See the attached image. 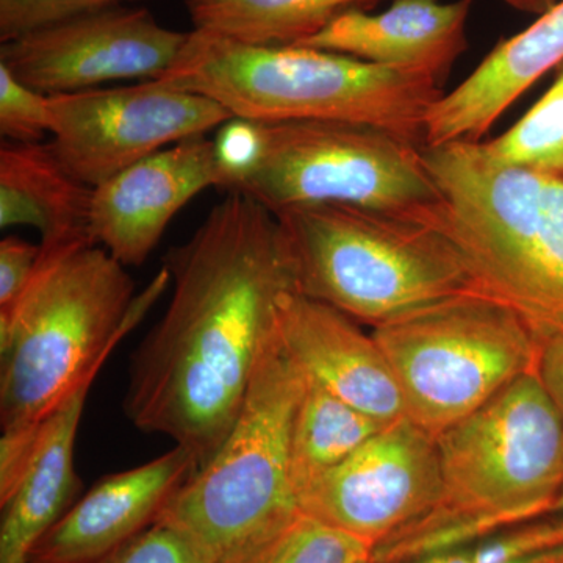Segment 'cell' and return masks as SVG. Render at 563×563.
I'll return each instance as SVG.
<instances>
[{
  "mask_svg": "<svg viewBox=\"0 0 563 563\" xmlns=\"http://www.w3.org/2000/svg\"><path fill=\"white\" fill-rule=\"evenodd\" d=\"M163 268L172 302L132 355L124 412L140 431L190 451L199 468L231 432L279 302L298 284L276 214L235 191Z\"/></svg>",
  "mask_w": 563,
  "mask_h": 563,
  "instance_id": "6da1fadb",
  "label": "cell"
},
{
  "mask_svg": "<svg viewBox=\"0 0 563 563\" xmlns=\"http://www.w3.org/2000/svg\"><path fill=\"white\" fill-rule=\"evenodd\" d=\"M169 280L162 268L135 298L125 266L99 244L54 254L40 250L27 290L0 312L2 429L46 420L98 376Z\"/></svg>",
  "mask_w": 563,
  "mask_h": 563,
  "instance_id": "7a4b0ae2",
  "label": "cell"
},
{
  "mask_svg": "<svg viewBox=\"0 0 563 563\" xmlns=\"http://www.w3.org/2000/svg\"><path fill=\"white\" fill-rule=\"evenodd\" d=\"M158 80L213 99L233 120L354 122L420 146L426 117L444 95L421 70L312 47L251 46L196 29Z\"/></svg>",
  "mask_w": 563,
  "mask_h": 563,
  "instance_id": "3957f363",
  "label": "cell"
},
{
  "mask_svg": "<svg viewBox=\"0 0 563 563\" xmlns=\"http://www.w3.org/2000/svg\"><path fill=\"white\" fill-rule=\"evenodd\" d=\"M220 190L272 213L350 206L444 228L442 192L422 146L385 129L339 121L232 120L217 141Z\"/></svg>",
  "mask_w": 563,
  "mask_h": 563,
  "instance_id": "277c9868",
  "label": "cell"
},
{
  "mask_svg": "<svg viewBox=\"0 0 563 563\" xmlns=\"http://www.w3.org/2000/svg\"><path fill=\"white\" fill-rule=\"evenodd\" d=\"M306 385L276 324L231 432L155 520L184 536L202 563H266L301 517L290 437Z\"/></svg>",
  "mask_w": 563,
  "mask_h": 563,
  "instance_id": "5b68a950",
  "label": "cell"
},
{
  "mask_svg": "<svg viewBox=\"0 0 563 563\" xmlns=\"http://www.w3.org/2000/svg\"><path fill=\"white\" fill-rule=\"evenodd\" d=\"M442 192L444 233L483 290L540 335L563 329V177L499 161L483 141L422 146Z\"/></svg>",
  "mask_w": 563,
  "mask_h": 563,
  "instance_id": "8992f818",
  "label": "cell"
},
{
  "mask_svg": "<svg viewBox=\"0 0 563 563\" xmlns=\"http://www.w3.org/2000/svg\"><path fill=\"white\" fill-rule=\"evenodd\" d=\"M298 291L376 325L483 290L443 229L350 206L277 211ZM485 291V290H484Z\"/></svg>",
  "mask_w": 563,
  "mask_h": 563,
  "instance_id": "52a82bcc",
  "label": "cell"
},
{
  "mask_svg": "<svg viewBox=\"0 0 563 563\" xmlns=\"http://www.w3.org/2000/svg\"><path fill=\"white\" fill-rule=\"evenodd\" d=\"M406 418L432 437L537 369L540 340L528 318L484 290L420 307L373 328Z\"/></svg>",
  "mask_w": 563,
  "mask_h": 563,
  "instance_id": "ba28073f",
  "label": "cell"
},
{
  "mask_svg": "<svg viewBox=\"0 0 563 563\" xmlns=\"http://www.w3.org/2000/svg\"><path fill=\"white\" fill-rule=\"evenodd\" d=\"M439 507L507 526L554 512L563 488V418L537 369L437 437Z\"/></svg>",
  "mask_w": 563,
  "mask_h": 563,
  "instance_id": "9c48e42d",
  "label": "cell"
},
{
  "mask_svg": "<svg viewBox=\"0 0 563 563\" xmlns=\"http://www.w3.org/2000/svg\"><path fill=\"white\" fill-rule=\"evenodd\" d=\"M47 110L52 151L91 188L233 120L213 99L162 80L47 96Z\"/></svg>",
  "mask_w": 563,
  "mask_h": 563,
  "instance_id": "30bf717a",
  "label": "cell"
},
{
  "mask_svg": "<svg viewBox=\"0 0 563 563\" xmlns=\"http://www.w3.org/2000/svg\"><path fill=\"white\" fill-rule=\"evenodd\" d=\"M187 40L143 7L118 5L2 43L0 65L43 95H69L110 81L158 80Z\"/></svg>",
  "mask_w": 563,
  "mask_h": 563,
  "instance_id": "8fae6325",
  "label": "cell"
},
{
  "mask_svg": "<svg viewBox=\"0 0 563 563\" xmlns=\"http://www.w3.org/2000/svg\"><path fill=\"white\" fill-rule=\"evenodd\" d=\"M442 495L437 439L404 417L302 493L299 507L376 547L435 509Z\"/></svg>",
  "mask_w": 563,
  "mask_h": 563,
  "instance_id": "7c38bea8",
  "label": "cell"
},
{
  "mask_svg": "<svg viewBox=\"0 0 563 563\" xmlns=\"http://www.w3.org/2000/svg\"><path fill=\"white\" fill-rule=\"evenodd\" d=\"M220 185L217 141L202 135L173 144L92 190V240L122 265H143L173 218Z\"/></svg>",
  "mask_w": 563,
  "mask_h": 563,
  "instance_id": "4fadbf2b",
  "label": "cell"
},
{
  "mask_svg": "<svg viewBox=\"0 0 563 563\" xmlns=\"http://www.w3.org/2000/svg\"><path fill=\"white\" fill-rule=\"evenodd\" d=\"M277 333L307 379L384 426L406 417L384 351L347 314L290 291L277 309Z\"/></svg>",
  "mask_w": 563,
  "mask_h": 563,
  "instance_id": "5bb4252c",
  "label": "cell"
},
{
  "mask_svg": "<svg viewBox=\"0 0 563 563\" xmlns=\"http://www.w3.org/2000/svg\"><path fill=\"white\" fill-rule=\"evenodd\" d=\"M196 470L195 455L174 444L154 461L102 477L44 533L29 563L98 562L151 528Z\"/></svg>",
  "mask_w": 563,
  "mask_h": 563,
  "instance_id": "9a60e30c",
  "label": "cell"
},
{
  "mask_svg": "<svg viewBox=\"0 0 563 563\" xmlns=\"http://www.w3.org/2000/svg\"><path fill=\"white\" fill-rule=\"evenodd\" d=\"M474 0H393L380 13L350 10L296 46L336 52L374 65L421 70L442 84L466 51Z\"/></svg>",
  "mask_w": 563,
  "mask_h": 563,
  "instance_id": "2e32d148",
  "label": "cell"
},
{
  "mask_svg": "<svg viewBox=\"0 0 563 563\" xmlns=\"http://www.w3.org/2000/svg\"><path fill=\"white\" fill-rule=\"evenodd\" d=\"M563 63V0L523 32L503 40L454 90L433 103L424 147L484 141L493 124L536 81Z\"/></svg>",
  "mask_w": 563,
  "mask_h": 563,
  "instance_id": "e0dca14e",
  "label": "cell"
},
{
  "mask_svg": "<svg viewBox=\"0 0 563 563\" xmlns=\"http://www.w3.org/2000/svg\"><path fill=\"white\" fill-rule=\"evenodd\" d=\"M92 190L62 165L49 143L7 141L0 147V228L32 225L41 254L96 244Z\"/></svg>",
  "mask_w": 563,
  "mask_h": 563,
  "instance_id": "ac0fdd59",
  "label": "cell"
},
{
  "mask_svg": "<svg viewBox=\"0 0 563 563\" xmlns=\"http://www.w3.org/2000/svg\"><path fill=\"white\" fill-rule=\"evenodd\" d=\"M96 377L80 385L44 422V435L20 487L2 506L0 563H29L44 533L68 512L80 490L74 465L77 431Z\"/></svg>",
  "mask_w": 563,
  "mask_h": 563,
  "instance_id": "d6986e66",
  "label": "cell"
},
{
  "mask_svg": "<svg viewBox=\"0 0 563 563\" xmlns=\"http://www.w3.org/2000/svg\"><path fill=\"white\" fill-rule=\"evenodd\" d=\"M383 0H185L196 31L251 46H296L340 14Z\"/></svg>",
  "mask_w": 563,
  "mask_h": 563,
  "instance_id": "ffe728a7",
  "label": "cell"
},
{
  "mask_svg": "<svg viewBox=\"0 0 563 563\" xmlns=\"http://www.w3.org/2000/svg\"><path fill=\"white\" fill-rule=\"evenodd\" d=\"M384 428L383 422L307 379L290 437V472L298 501Z\"/></svg>",
  "mask_w": 563,
  "mask_h": 563,
  "instance_id": "44dd1931",
  "label": "cell"
},
{
  "mask_svg": "<svg viewBox=\"0 0 563 563\" xmlns=\"http://www.w3.org/2000/svg\"><path fill=\"white\" fill-rule=\"evenodd\" d=\"M499 161L563 177V63L550 90L498 139L483 141Z\"/></svg>",
  "mask_w": 563,
  "mask_h": 563,
  "instance_id": "7402d4cb",
  "label": "cell"
},
{
  "mask_svg": "<svg viewBox=\"0 0 563 563\" xmlns=\"http://www.w3.org/2000/svg\"><path fill=\"white\" fill-rule=\"evenodd\" d=\"M373 544L301 515L266 563H369Z\"/></svg>",
  "mask_w": 563,
  "mask_h": 563,
  "instance_id": "603a6c76",
  "label": "cell"
},
{
  "mask_svg": "<svg viewBox=\"0 0 563 563\" xmlns=\"http://www.w3.org/2000/svg\"><path fill=\"white\" fill-rule=\"evenodd\" d=\"M144 0H0V41L60 24L81 14Z\"/></svg>",
  "mask_w": 563,
  "mask_h": 563,
  "instance_id": "cb8c5ba5",
  "label": "cell"
},
{
  "mask_svg": "<svg viewBox=\"0 0 563 563\" xmlns=\"http://www.w3.org/2000/svg\"><path fill=\"white\" fill-rule=\"evenodd\" d=\"M51 133L47 96L0 65V135L18 144L41 143Z\"/></svg>",
  "mask_w": 563,
  "mask_h": 563,
  "instance_id": "d4e9b609",
  "label": "cell"
},
{
  "mask_svg": "<svg viewBox=\"0 0 563 563\" xmlns=\"http://www.w3.org/2000/svg\"><path fill=\"white\" fill-rule=\"evenodd\" d=\"M563 548V520L521 526L474 547L473 563H509Z\"/></svg>",
  "mask_w": 563,
  "mask_h": 563,
  "instance_id": "484cf974",
  "label": "cell"
},
{
  "mask_svg": "<svg viewBox=\"0 0 563 563\" xmlns=\"http://www.w3.org/2000/svg\"><path fill=\"white\" fill-rule=\"evenodd\" d=\"M95 563H202L176 529L154 523Z\"/></svg>",
  "mask_w": 563,
  "mask_h": 563,
  "instance_id": "4316f807",
  "label": "cell"
},
{
  "mask_svg": "<svg viewBox=\"0 0 563 563\" xmlns=\"http://www.w3.org/2000/svg\"><path fill=\"white\" fill-rule=\"evenodd\" d=\"M47 420V418H46ZM16 426L2 429L0 439V506H3L24 479L31 468L41 440L44 435V422Z\"/></svg>",
  "mask_w": 563,
  "mask_h": 563,
  "instance_id": "83f0119b",
  "label": "cell"
},
{
  "mask_svg": "<svg viewBox=\"0 0 563 563\" xmlns=\"http://www.w3.org/2000/svg\"><path fill=\"white\" fill-rule=\"evenodd\" d=\"M40 261V244L20 236L0 242V312H7L27 290Z\"/></svg>",
  "mask_w": 563,
  "mask_h": 563,
  "instance_id": "f1b7e54d",
  "label": "cell"
},
{
  "mask_svg": "<svg viewBox=\"0 0 563 563\" xmlns=\"http://www.w3.org/2000/svg\"><path fill=\"white\" fill-rule=\"evenodd\" d=\"M537 374L563 418V329L543 333Z\"/></svg>",
  "mask_w": 563,
  "mask_h": 563,
  "instance_id": "f546056e",
  "label": "cell"
},
{
  "mask_svg": "<svg viewBox=\"0 0 563 563\" xmlns=\"http://www.w3.org/2000/svg\"><path fill=\"white\" fill-rule=\"evenodd\" d=\"M507 5L523 13L543 14L553 9L558 0H503Z\"/></svg>",
  "mask_w": 563,
  "mask_h": 563,
  "instance_id": "4dcf8cb0",
  "label": "cell"
},
{
  "mask_svg": "<svg viewBox=\"0 0 563 563\" xmlns=\"http://www.w3.org/2000/svg\"><path fill=\"white\" fill-rule=\"evenodd\" d=\"M509 563H563V548L544 551V553L526 555Z\"/></svg>",
  "mask_w": 563,
  "mask_h": 563,
  "instance_id": "1f68e13d",
  "label": "cell"
},
{
  "mask_svg": "<svg viewBox=\"0 0 563 563\" xmlns=\"http://www.w3.org/2000/svg\"><path fill=\"white\" fill-rule=\"evenodd\" d=\"M554 512H563V488L561 495H559L558 501H555Z\"/></svg>",
  "mask_w": 563,
  "mask_h": 563,
  "instance_id": "d6a6232c",
  "label": "cell"
}]
</instances>
